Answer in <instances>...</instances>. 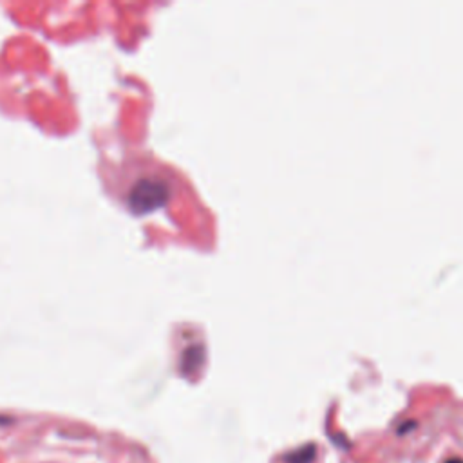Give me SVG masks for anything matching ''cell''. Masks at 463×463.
Returning a JSON list of instances; mask_svg holds the SVG:
<instances>
[]
</instances>
